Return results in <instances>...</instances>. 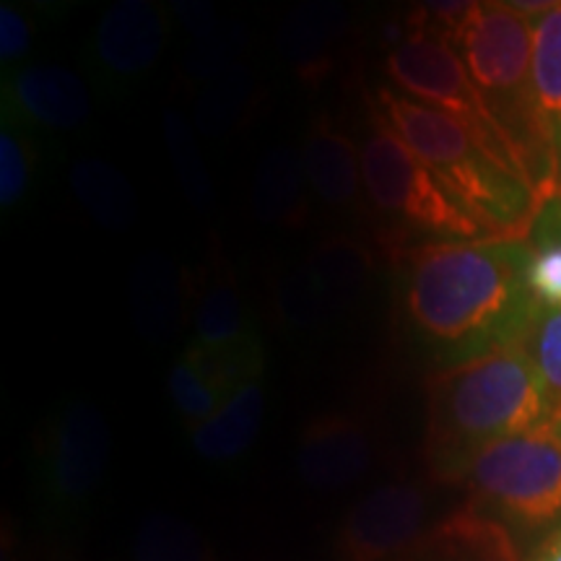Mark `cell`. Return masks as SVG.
<instances>
[{
    "label": "cell",
    "mask_w": 561,
    "mask_h": 561,
    "mask_svg": "<svg viewBox=\"0 0 561 561\" xmlns=\"http://www.w3.org/2000/svg\"><path fill=\"white\" fill-rule=\"evenodd\" d=\"M533 244L500 237L390 248L396 320L437 369L520 343L543 307L533 297Z\"/></svg>",
    "instance_id": "obj_1"
},
{
    "label": "cell",
    "mask_w": 561,
    "mask_h": 561,
    "mask_svg": "<svg viewBox=\"0 0 561 561\" xmlns=\"http://www.w3.org/2000/svg\"><path fill=\"white\" fill-rule=\"evenodd\" d=\"M549 421L541 380L523 341L437 369L426 385V458L455 481L481 447Z\"/></svg>",
    "instance_id": "obj_2"
},
{
    "label": "cell",
    "mask_w": 561,
    "mask_h": 561,
    "mask_svg": "<svg viewBox=\"0 0 561 561\" xmlns=\"http://www.w3.org/2000/svg\"><path fill=\"white\" fill-rule=\"evenodd\" d=\"M371 107L468 210L483 237L528 240L543 208L517 174L496 164L476 144L466 125L430 104L411 100L390 83L375 91Z\"/></svg>",
    "instance_id": "obj_3"
},
{
    "label": "cell",
    "mask_w": 561,
    "mask_h": 561,
    "mask_svg": "<svg viewBox=\"0 0 561 561\" xmlns=\"http://www.w3.org/2000/svg\"><path fill=\"white\" fill-rule=\"evenodd\" d=\"M359 159L364 193L371 208L401 229V240L390 248L403 244L409 231L432 234L437 240L483 237L468 210L426 170L424 161L396 136L375 107H369V125L359 144Z\"/></svg>",
    "instance_id": "obj_4"
},
{
    "label": "cell",
    "mask_w": 561,
    "mask_h": 561,
    "mask_svg": "<svg viewBox=\"0 0 561 561\" xmlns=\"http://www.w3.org/2000/svg\"><path fill=\"white\" fill-rule=\"evenodd\" d=\"M455 481L476 500L525 530L561 520V426L546 424L491 442L466 460Z\"/></svg>",
    "instance_id": "obj_5"
},
{
    "label": "cell",
    "mask_w": 561,
    "mask_h": 561,
    "mask_svg": "<svg viewBox=\"0 0 561 561\" xmlns=\"http://www.w3.org/2000/svg\"><path fill=\"white\" fill-rule=\"evenodd\" d=\"M385 73H388L390 87L466 125L476 144L496 164L517 174L528 185L520 151L496 121L481 91L476 89L466 62L460 60L450 42L424 32L403 30V37H398L390 53L385 55Z\"/></svg>",
    "instance_id": "obj_6"
},
{
    "label": "cell",
    "mask_w": 561,
    "mask_h": 561,
    "mask_svg": "<svg viewBox=\"0 0 561 561\" xmlns=\"http://www.w3.org/2000/svg\"><path fill=\"white\" fill-rule=\"evenodd\" d=\"M430 491L390 481L371 489L343 517L335 551L341 561H409L426 538Z\"/></svg>",
    "instance_id": "obj_7"
},
{
    "label": "cell",
    "mask_w": 561,
    "mask_h": 561,
    "mask_svg": "<svg viewBox=\"0 0 561 561\" xmlns=\"http://www.w3.org/2000/svg\"><path fill=\"white\" fill-rule=\"evenodd\" d=\"M112 432L100 405L70 401L53 419L47 437V483L62 504L89 500L107 473Z\"/></svg>",
    "instance_id": "obj_8"
},
{
    "label": "cell",
    "mask_w": 561,
    "mask_h": 561,
    "mask_svg": "<svg viewBox=\"0 0 561 561\" xmlns=\"http://www.w3.org/2000/svg\"><path fill=\"white\" fill-rule=\"evenodd\" d=\"M170 16L153 0H117L102 13L91 34L89 58L96 73L115 87H130L149 76L170 39Z\"/></svg>",
    "instance_id": "obj_9"
},
{
    "label": "cell",
    "mask_w": 561,
    "mask_h": 561,
    "mask_svg": "<svg viewBox=\"0 0 561 561\" xmlns=\"http://www.w3.org/2000/svg\"><path fill=\"white\" fill-rule=\"evenodd\" d=\"M3 117L26 130L76 133L94 117V96L76 70L30 62L3 79Z\"/></svg>",
    "instance_id": "obj_10"
},
{
    "label": "cell",
    "mask_w": 561,
    "mask_h": 561,
    "mask_svg": "<svg viewBox=\"0 0 561 561\" xmlns=\"http://www.w3.org/2000/svg\"><path fill=\"white\" fill-rule=\"evenodd\" d=\"M375 460L369 426L354 413H318L301 426L297 473L310 489L341 491L367 476Z\"/></svg>",
    "instance_id": "obj_11"
},
{
    "label": "cell",
    "mask_w": 561,
    "mask_h": 561,
    "mask_svg": "<svg viewBox=\"0 0 561 561\" xmlns=\"http://www.w3.org/2000/svg\"><path fill=\"white\" fill-rule=\"evenodd\" d=\"M195 343L224 356H248L263 351L261 335L252 325L240 286L221 257H210V265L195 280L193 294Z\"/></svg>",
    "instance_id": "obj_12"
},
{
    "label": "cell",
    "mask_w": 561,
    "mask_h": 561,
    "mask_svg": "<svg viewBox=\"0 0 561 561\" xmlns=\"http://www.w3.org/2000/svg\"><path fill=\"white\" fill-rule=\"evenodd\" d=\"M301 268L325 307L328 318L335 320L359 312L369 299L377 278V257L364 240L333 234L307 252Z\"/></svg>",
    "instance_id": "obj_13"
},
{
    "label": "cell",
    "mask_w": 561,
    "mask_h": 561,
    "mask_svg": "<svg viewBox=\"0 0 561 561\" xmlns=\"http://www.w3.org/2000/svg\"><path fill=\"white\" fill-rule=\"evenodd\" d=\"M195 280L187 271L159 252H149L133 265L130 307L133 325L144 341L164 346L193 310Z\"/></svg>",
    "instance_id": "obj_14"
},
{
    "label": "cell",
    "mask_w": 561,
    "mask_h": 561,
    "mask_svg": "<svg viewBox=\"0 0 561 561\" xmlns=\"http://www.w3.org/2000/svg\"><path fill=\"white\" fill-rule=\"evenodd\" d=\"M301 161L312 198L328 208L348 210L362 203L359 146L346 136L331 115H318L301 146Z\"/></svg>",
    "instance_id": "obj_15"
},
{
    "label": "cell",
    "mask_w": 561,
    "mask_h": 561,
    "mask_svg": "<svg viewBox=\"0 0 561 561\" xmlns=\"http://www.w3.org/2000/svg\"><path fill=\"white\" fill-rule=\"evenodd\" d=\"M310 195L301 151L294 146H273L252 182V216L261 224L301 229L310 219Z\"/></svg>",
    "instance_id": "obj_16"
},
{
    "label": "cell",
    "mask_w": 561,
    "mask_h": 561,
    "mask_svg": "<svg viewBox=\"0 0 561 561\" xmlns=\"http://www.w3.org/2000/svg\"><path fill=\"white\" fill-rule=\"evenodd\" d=\"M346 21V9L335 3H307L289 13L280 30V50L301 81L318 83L331 73Z\"/></svg>",
    "instance_id": "obj_17"
},
{
    "label": "cell",
    "mask_w": 561,
    "mask_h": 561,
    "mask_svg": "<svg viewBox=\"0 0 561 561\" xmlns=\"http://www.w3.org/2000/svg\"><path fill=\"white\" fill-rule=\"evenodd\" d=\"M265 405L268 398L261 377L237 390L214 416L191 430L193 450L210 462L237 460L261 437Z\"/></svg>",
    "instance_id": "obj_18"
},
{
    "label": "cell",
    "mask_w": 561,
    "mask_h": 561,
    "mask_svg": "<svg viewBox=\"0 0 561 561\" xmlns=\"http://www.w3.org/2000/svg\"><path fill=\"white\" fill-rule=\"evenodd\" d=\"M68 180L76 201L102 229L128 231L138 224L136 187L121 167L100 157H81L70 164Z\"/></svg>",
    "instance_id": "obj_19"
},
{
    "label": "cell",
    "mask_w": 561,
    "mask_h": 561,
    "mask_svg": "<svg viewBox=\"0 0 561 561\" xmlns=\"http://www.w3.org/2000/svg\"><path fill=\"white\" fill-rule=\"evenodd\" d=\"M533 100L561 161V3L533 21Z\"/></svg>",
    "instance_id": "obj_20"
},
{
    "label": "cell",
    "mask_w": 561,
    "mask_h": 561,
    "mask_svg": "<svg viewBox=\"0 0 561 561\" xmlns=\"http://www.w3.org/2000/svg\"><path fill=\"white\" fill-rule=\"evenodd\" d=\"M195 125L206 138H227L242 128L261 102V81L248 66L195 91Z\"/></svg>",
    "instance_id": "obj_21"
},
{
    "label": "cell",
    "mask_w": 561,
    "mask_h": 561,
    "mask_svg": "<svg viewBox=\"0 0 561 561\" xmlns=\"http://www.w3.org/2000/svg\"><path fill=\"white\" fill-rule=\"evenodd\" d=\"M133 561H216L206 538L182 517H146L133 538Z\"/></svg>",
    "instance_id": "obj_22"
},
{
    "label": "cell",
    "mask_w": 561,
    "mask_h": 561,
    "mask_svg": "<svg viewBox=\"0 0 561 561\" xmlns=\"http://www.w3.org/2000/svg\"><path fill=\"white\" fill-rule=\"evenodd\" d=\"M164 144L167 151H170V161L174 167V174H178L182 193L187 195V201H191L195 210L208 214L216 206V185L210 180L206 161L201 157L195 133L180 112H164Z\"/></svg>",
    "instance_id": "obj_23"
},
{
    "label": "cell",
    "mask_w": 561,
    "mask_h": 561,
    "mask_svg": "<svg viewBox=\"0 0 561 561\" xmlns=\"http://www.w3.org/2000/svg\"><path fill=\"white\" fill-rule=\"evenodd\" d=\"M39 170V153L32 130L3 117L0 128V208L9 214L30 198Z\"/></svg>",
    "instance_id": "obj_24"
},
{
    "label": "cell",
    "mask_w": 561,
    "mask_h": 561,
    "mask_svg": "<svg viewBox=\"0 0 561 561\" xmlns=\"http://www.w3.org/2000/svg\"><path fill=\"white\" fill-rule=\"evenodd\" d=\"M523 346L541 380L549 421L561 426V307L541 310L525 333Z\"/></svg>",
    "instance_id": "obj_25"
},
{
    "label": "cell",
    "mask_w": 561,
    "mask_h": 561,
    "mask_svg": "<svg viewBox=\"0 0 561 561\" xmlns=\"http://www.w3.org/2000/svg\"><path fill=\"white\" fill-rule=\"evenodd\" d=\"M244 55V34L237 26H221L203 39H193L191 50L185 55V76L195 87L224 79L231 70H237Z\"/></svg>",
    "instance_id": "obj_26"
},
{
    "label": "cell",
    "mask_w": 561,
    "mask_h": 561,
    "mask_svg": "<svg viewBox=\"0 0 561 561\" xmlns=\"http://www.w3.org/2000/svg\"><path fill=\"white\" fill-rule=\"evenodd\" d=\"M276 310L280 322L297 328V331H307V328H318L328 322L325 307L318 294H314L310 278H307L305 268L286 273L276 286Z\"/></svg>",
    "instance_id": "obj_27"
},
{
    "label": "cell",
    "mask_w": 561,
    "mask_h": 561,
    "mask_svg": "<svg viewBox=\"0 0 561 561\" xmlns=\"http://www.w3.org/2000/svg\"><path fill=\"white\" fill-rule=\"evenodd\" d=\"M528 284L543 310L561 307V234H541L530 255Z\"/></svg>",
    "instance_id": "obj_28"
},
{
    "label": "cell",
    "mask_w": 561,
    "mask_h": 561,
    "mask_svg": "<svg viewBox=\"0 0 561 561\" xmlns=\"http://www.w3.org/2000/svg\"><path fill=\"white\" fill-rule=\"evenodd\" d=\"M34 39H37V26L32 13L16 3L0 5V62L5 70L32 53Z\"/></svg>",
    "instance_id": "obj_29"
},
{
    "label": "cell",
    "mask_w": 561,
    "mask_h": 561,
    "mask_svg": "<svg viewBox=\"0 0 561 561\" xmlns=\"http://www.w3.org/2000/svg\"><path fill=\"white\" fill-rule=\"evenodd\" d=\"M172 16L180 21L182 30L191 34L193 39H203L221 30L219 11L214 5L201 3V0H178V3H172Z\"/></svg>",
    "instance_id": "obj_30"
},
{
    "label": "cell",
    "mask_w": 561,
    "mask_h": 561,
    "mask_svg": "<svg viewBox=\"0 0 561 561\" xmlns=\"http://www.w3.org/2000/svg\"><path fill=\"white\" fill-rule=\"evenodd\" d=\"M533 561H561V528L553 533V536L546 538Z\"/></svg>",
    "instance_id": "obj_31"
},
{
    "label": "cell",
    "mask_w": 561,
    "mask_h": 561,
    "mask_svg": "<svg viewBox=\"0 0 561 561\" xmlns=\"http://www.w3.org/2000/svg\"><path fill=\"white\" fill-rule=\"evenodd\" d=\"M541 227H543V234H561V198L553 201L551 206L543 210Z\"/></svg>",
    "instance_id": "obj_32"
},
{
    "label": "cell",
    "mask_w": 561,
    "mask_h": 561,
    "mask_svg": "<svg viewBox=\"0 0 561 561\" xmlns=\"http://www.w3.org/2000/svg\"><path fill=\"white\" fill-rule=\"evenodd\" d=\"M557 426H559V424H557Z\"/></svg>",
    "instance_id": "obj_33"
}]
</instances>
